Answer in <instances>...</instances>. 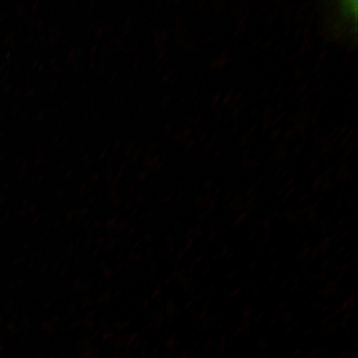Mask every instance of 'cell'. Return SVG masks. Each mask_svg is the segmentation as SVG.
Listing matches in <instances>:
<instances>
[]
</instances>
